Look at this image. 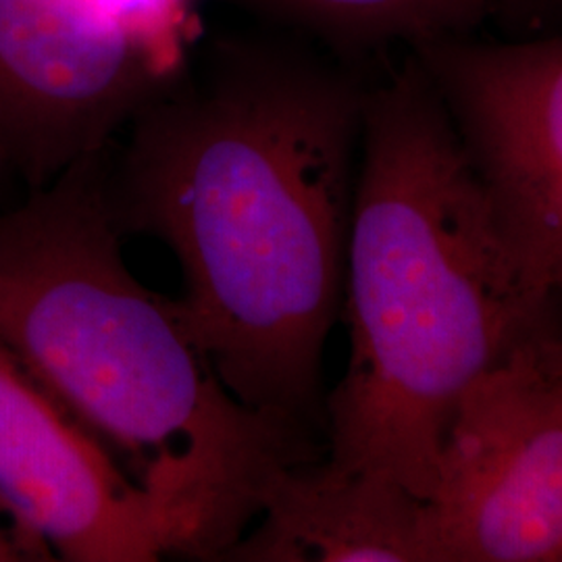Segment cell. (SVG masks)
<instances>
[{"label": "cell", "mask_w": 562, "mask_h": 562, "mask_svg": "<svg viewBox=\"0 0 562 562\" xmlns=\"http://www.w3.org/2000/svg\"><path fill=\"white\" fill-rule=\"evenodd\" d=\"M367 83L288 30L220 34L134 117L106 173L121 236L180 262L181 304L227 390L323 440Z\"/></svg>", "instance_id": "cell-1"}, {"label": "cell", "mask_w": 562, "mask_h": 562, "mask_svg": "<svg viewBox=\"0 0 562 562\" xmlns=\"http://www.w3.org/2000/svg\"><path fill=\"white\" fill-rule=\"evenodd\" d=\"M109 150L0 209V340L140 487L167 552L227 561L322 436L238 401L181 301L121 255Z\"/></svg>", "instance_id": "cell-2"}, {"label": "cell", "mask_w": 562, "mask_h": 562, "mask_svg": "<svg viewBox=\"0 0 562 562\" xmlns=\"http://www.w3.org/2000/svg\"><path fill=\"white\" fill-rule=\"evenodd\" d=\"M344 294L350 359L325 396L323 461L429 503L464 392L552 331L562 301L508 240L411 50L367 83Z\"/></svg>", "instance_id": "cell-3"}, {"label": "cell", "mask_w": 562, "mask_h": 562, "mask_svg": "<svg viewBox=\"0 0 562 562\" xmlns=\"http://www.w3.org/2000/svg\"><path fill=\"white\" fill-rule=\"evenodd\" d=\"M429 506L442 562H562V382L533 341L464 392Z\"/></svg>", "instance_id": "cell-4"}, {"label": "cell", "mask_w": 562, "mask_h": 562, "mask_svg": "<svg viewBox=\"0 0 562 562\" xmlns=\"http://www.w3.org/2000/svg\"><path fill=\"white\" fill-rule=\"evenodd\" d=\"M527 267L562 301V30L411 50Z\"/></svg>", "instance_id": "cell-5"}, {"label": "cell", "mask_w": 562, "mask_h": 562, "mask_svg": "<svg viewBox=\"0 0 562 562\" xmlns=\"http://www.w3.org/2000/svg\"><path fill=\"white\" fill-rule=\"evenodd\" d=\"M169 86L76 0H0V162L30 190L109 150Z\"/></svg>", "instance_id": "cell-6"}, {"label": "cell", "mask_w": 562, "mask_h": 562, "mask_svg": "<svg viewBox=\"0 0 562 562\" xmlns=\"http://www.w3.org/2000/svg\"><path fill=\"white\" fill-rule=\"evenodd\" d=\"M0 501L60 561L153 562L169 554L148 496L2 340Z\"/></svg>", "instance_id": "cell-7"}, {"label": "cell", "mask_w": 562, "mask_h": 562, "mask_svg": "<svg viewBox=\"0 0 562 562\" xmlns=\"http://www.w3.org/2000/svg\"><path fill=\"white\" fill-rule=\"evenodd\" d=\"M227 561L442 562L427 501L323 457L281 475Z\"/></svg>", "instance_id": "cell-8"}, {"label": "cell", "mask_w": 562, "mask_h": 562, "mask_svg": "<svg viewBox=\"0 0 562 562\" xmlns=\"http://www.w3.org/2000/svg\"><path fill=\"white\" fill-rule=\"evenodd\" d=\"M246 13L299 34L359 67L390 48L473 34L492 0H227Z\"/></svg>", "instance_id": "cell-9"}, {"label": "cell", "mask_w": 562, "mask_h": 562, "mask_svg": "<svg viewBox=\"0 0 562 562\" xmlns=\"http://www.w3.org/2000/svg\"><path fill=\"white\" fill-rule=\"evenodd\" d=\"M117 27L165 81L186 69L201 42L199 0H76Z\"/></svg>", "instance_id": "cell-10"}, {"label": "cell", "mask_w": 562, "mask_h": 562, "mask_svg": "<svg viewBox=\"0 0 562 562\" xmlns=\"http://www.w3.org/2000/svg\"><path fill=\"white\" fill-rule=\"evenodd\" d=\"M41 536L0 501V562L55 561Z\"/></svg>", "instance_id": "cell-11"}, {"label": "cell", "mask_w": 562, "mask_h": 562, "mask_svg": "<svg viewBox=\"0 0 562 562\" xmlns=\"http://www.w3.org/2000/svg\"><path fill=\"white\" fill-rule=\"evenodd\" d=\"M490 18L529 30L531 34H546L562 30V0H492Z\"/></svg>", "instance_id": "cell-12"}, {"label": "cell", "mask_w": 562, "mask_h": 562, "mask_svg": "<svg viewBox=\"0 0 562 562\" xmlns=\"http://www.w3.org/2000/svg\"><path fill=\"white\" fill-rule=\"evenodd\" d=\"M533 352L543 369L562 382V322L550 334L533 341Z\"/></svg>", "instance_id": "cell-13"}, {"label": "cell", "mask_w": 562, "mask_h": 562, "mask_svg": "<svg viewBox=\"0 0 562 562\" xmlns=\"http://www.w3.org/2000/svg\"><path fill=\"white\" fill-rule=\"evenodd\" d=\"M4 173H7V169H4V165H2V162H0V178H2V176H4Z\"/></svg>", "instance_id": "cell-14"}]
</instances>
